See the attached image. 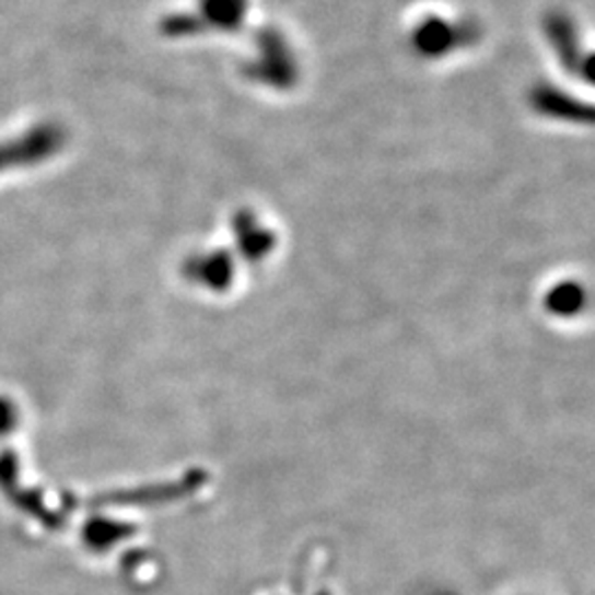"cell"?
Masks as SVG:
<instances>
[]
</instances>
